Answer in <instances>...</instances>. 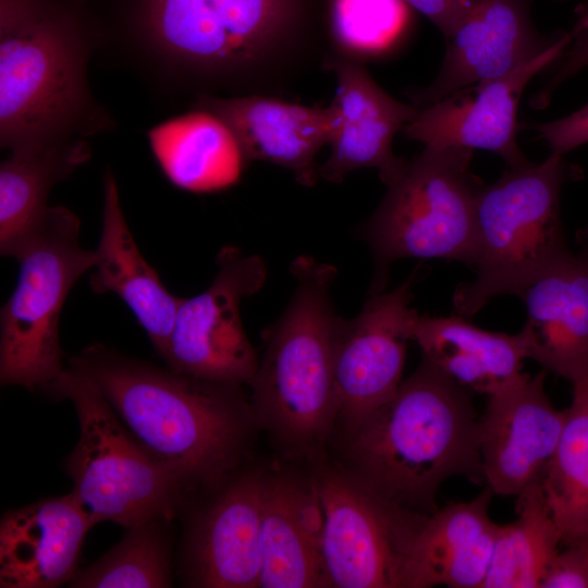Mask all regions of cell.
Masks as SVG:
<instances>
[{"mask_svg":"<svg viewBox=\"0 0 588 588\" xmlns=\"http://www.w3.org/2000/svg\"><path fill=\"white\" fill-rule=\"evenodd\" d=\"M68 366L97 384L186 495L212 491L237 473L258 427L242 385L160 368L100 343L71 356Z\"/></svg>","mask_w":588,"mask_h":588,"instance_id":"obj_1","label":"cell"},{"mask_svg":"<svg viewBox=\"0 0 588 588\" xmlns=\"http://www.w3.org/2000/svg\"><path fill=\"white\" fill-rule=\"evenodd\" d=\"M340 432L339 466L408 511L436 513L451 477L485 483L473 392L425 359L385 403Z\"/></svg>","mask_w":588,"mask_h":588,"instance_id":"obj_2","label":"cell"},{"mask_svg":"<svg viewBox=\"0 0 588 588\" xmlns=\"http://www.w3.org/2000/svg\"><path fill=\"white\" fill-rule=\"evenodd\" d=\"M295 291L262 332L265 353L249 385L259 428L290 458L321 462L339 417L334 344L340 317L330 291L338 270L306 255L290 267Z\"/></svg>","mask_w":588,"mask_h":588,"instance_id":"obj_3","label":"cell"},{"mask_svg":"<svg viewBox=\"0 0 588 588\" xmlns=\"http://www.w3.org/2000/svg\"><path fill=\"white\" fill-rule=\"evenodd\" d=\"M562 157L551 154L539 164L509 168L498 181L480 188L476 277L460 284L453 295L461 315L474 316L502 294L520 296L571 254L560 215L565 179Z\"/></svg>","mask_w":588,"mask_h":588,"instance_id":"obj_4","label":"cell"},{"mask_svg":"<svg viewBox=\"0 0 588 588\" xmlns=\"http://www.w3.org/2000/svg\"><path fill=\"white\" fill-rule=\"evenodd\" d=\"M473 152L425 146L387 186L381 204L357 232L375 259L370 294L385 290L389 269L399 259L441 258L474 267L482 183L469 169Z\"/></svg>","mask_w":588,"mask_h":588,"instance_id":"obj_5","label":"cell"},{"mask_svg":"<svg viewBox=\"0 0 588 588\" xmlns=\"http://www.w3.org/2000/svg\"><path fill=\"white\" fill-rule=\"evenodd\" d=\"M42 391L75 408L79 439L64 469L71 492L96 524L110 520L130 528L169 522L177 513L186 497L180 482L131 433L89 377L68 366Z\"/></svg>","mask_w":588,"mask_h":588,"instance_id":"obj_6","label":"cell"},{"mask_svg":"<svg viewBox=\"0 0 588 588\" xmlns=\"http://www.w3.org/2000/svg\"><path fill=\"white\" fill-rule=\"evenodd\" d=\"M81 222L49 207L8 249L19 264L16 286L0 311V382L44 389L65 369L59 319L77 280L95 265L79 243Z\"/></svg>","mask_w":588,"mask_h":588,"instance_id":"obj_7","label":"cell"},{"mask_svg":"<svg viewBox=\"0 0 588 588\" xmlns=\"http://www.w3.org/2000/svg\"><path fill=\"white\" fill-rule=\"evenodd\" d=\"M84 59L66 21L33 0H1L2 147L59 139L85 102Z\"/></svg>","mask_w":588,"mask_h":588,"instance_id":"obj_8","label":"cell"},{"mask_svg":"<svg viewBox=\"0 0 588 588\" xmlns=\"http://www.w3.org/2000/svg\"><path fill=\"white\" fill-rule=\"evenodd\" d=\"M323 555L332 587L408 588L411 559L428 515L377 494L341 466H319Z\"/></svg>","mask_w":588,"mask_h":588,"instance_id":"obj_9","label":"cell"},{"mask_svg":"<svg viewBox=\"0 0 588 588\" xmlns=\"http://www.w3.org/2000/svg\"><path fill=\"white\" fill-rule=\"evenodd\" d=\"M216 265L211 284L182 299L162 359L180 373L249 384L259 359L243 327L241 303L264 286L267 266L260 256L245 255L234 246L223 247Z\"/></svg>","mask_w":588,"mask_h":588,"instance_id":"obj_10","label":"cell"},{"mask_svg":"<svg viewBox=\"0 0 588 588\" xmlns=\"http://www.w3.org/2000/svg\"><path fill=\"white\" fill-rule=\"evenodd\" d=\"M291 0H148L147 27L171 59L200 69L250 64L280 38Z\"/></svg>","mask_w":588,"mask_h":588,"instance_id":"obj_11","label":"cell"},{"mask_svg":"<svg viewBox=\"0 0 588 588\" xmlns=\"http://www.w3.org/2000/svg\"><path fill=\"white\" fill-rule=\"evenodd\" d=\"M416 279L415 272L389 292L370 294L356 317H340L334 344L335 428L357 422L400 387L417 313L409 306Z\"/></svg>","mask_w":588,"mask_h":588,"instance_id":"obj_12","label":"cell"},{"mask_svg":"<svg viewBox=\"0 0 588 588\" xmlns=\"http://www.w3.org/2000/svg\"><path fill=\"white\" fill-rule=\"evenodd\" d=\"M544 379L522 373L489 396L479 418L485 483L494 494L517 497L540 482L556 450L565 411L550 402Z\"/></svg>","mask_w":588,"mask_h":588,"instance_id":"obj_13","label":"cell"},{"mask_svg":"<svg viewBox=\"0 0 588 588\" xmlns=\"http://www.w3.org/2000/svg\"><path fill=\"white\" fill-rule=\"evenodd\" d=\"M571 42L565 35L543 52L499 78L458 90L428 107L404 125L406 137L429 147L483 149L511 169L530 166L516 142L517 105L528 82L560 57Z\"/></svg>","mask_w":588,"mask_h":588,"instance_id":"obj_14","label":"cell"},{"mask_svg":"<svg viewBox=\"0 0 588 588\" xmlns=\"http://www.w3.org/2000/svg\"><path fill=\"white\" fill-rule=\"evenodd\" d=\"M264 470L235 473L193 516L183 550L185 583L205 588H257L261 581Z\"/></svg>","mask_w":588,"mask_h":588,"instance_id":"obj_15","label":"cell"},{"mask_svg":"<svg viewBox=\"0 0 588 588\" xmlns=\"http://www.w3.org/2000/svg\"><path fill=\"white\" fill-rule=\"evenodd\" d=\"M330 68L338 83L330 103L334 128L331 154L319 169V176L339 183L354 170L375 168L387 186L392 184L406 164L393 154V137L418 109L392 98L352 60L334 59Z\"/></svg>","mask_w":588,"mask_h":588,"instance_id":"obj_16","label":"cell"},{"mask_svg":"<svg viewBox=\"0 0 588 588\" xmlns=\"http://www.w3.org/2000/svg\"><path fill=\"white\" fill-rule=\"evenodd\" d=\"M448 45L434 81L414 98L422 109L458 90L504 76L555 40L540 39L526 0H475Z\"/></svg>","mask_w":588,"mask_h":588,"instance_id":"obj_17","label":"cell"},{"mask_svg":"<svg viewBox=\"0 0 588 588\" xmlns=\"http://www.w3.org/2000/svg\"><path fill=\"white\" fill-rule=\"evenodd\" d=\"M94 525L71 491L7 511L0 522V587L69 584L77 572L85 536Z\"/></svg>","mask_w":588,"mask_h":588,"instance_id":"obj_18","label":"cell"},{"mask_svg":"<svg viewBox=\"0 0 588 588\" xmlns=\"http://www.w3.org/2000/svg\"><path fill=\"white\" fill-rule=\"evenodd\" d=\"M323 512L314 479L265 473L261 498L262 588L332 587L323 555Z\"/></svg>","mask_w":588,"mask_h":588,"instance_id":"obj_19","label":"cell"},{"mask_svg":"<svg viewBox=\"0 0 588 588\" xmlns=\"http://www.w3.org/2000/svg\"><path fill=\"white\" fill-rule=\"evenodd\" d=\"M198 108L228 127L245 162H271L289 169L304 186L316 183V156L330 144L334 128L331 106L311 108L250 96L207 98Z\"/></svg>","mask_w":588,"mask_h":588,"instance_id":"obj_20","label":"cell"},{"mask_svg":"<svg viewBox=\"0 0 588 588\" xmlns=\"http://www.w3.org/2000/svg\"><path fill=\"white\" fill-rule=\"evenodd\" d=\"M527 319L518 332L526 358L572 382L588 377V232L573 253L519 296Z\"/></svg>","mask_w":588,"mask_h":588,"instance_id":"obj_21","label":"cell"},{"mask_svg":"<svg viewBox=\"0 0 588 588\" xmlns=\"http://www.w3.org/2000/svg\"><path fill=\"white\" fill-rule=\"evenodd\" d=\"M95 252L89 285L95 294L113 293L130 308L146 332L155 352L166 354L179 306L143 257L124 218L114 175L103 177L101 232Z\"/></svg>","mask_w":588,"mask_h":588,"instance_id":"obj_22","label":"cell"},{"mask_svg":"<svg viewBox=\"0 0 588 588\" xmlns=\"http://www.w3.org/2000/svg\"><path fill=\"white\" fill-rule=\"evenodd\" d=\"M493 495L486 486L471 501L450 503L428 517L413 550L408 588L482 587L501 527L489 516Z\"/></svg>","mask_w":588,"mask_h":588,"instance_id":"obj_23","label":"cell"},{"mask_svg":"<svg viewBox=\"0 0 588 588\" xmlns=\"http://www.w3.org/2000/svg\"><path fill=\"white\" fill-rule=\"evenodd\" d=\"M411 334L422 359L473 393L490 396L523 373L526 353L518 333L490 332L462 317L416 313Z\"/></svg>","mask_w":588,"mask_h":588,"instance_id":"obj_24","label":"cell"},{"mask_svg":"<svg viewBox=\"0 0 588 588\" xmlns=\"http://www.w3.org/2000/svg\"><path fill=\"white\" fill-rule=\"evenodd\" d=\"M152 152L171 183L189 192H212L234 184L245 163L228 127L200 110L150 130Z\"/></svg>","mask_w":588,"mask_h":588,"instance_id":"obj_25","label":"cell"},{"mask_svg":"<svg viewBox=\"0 0 588 588\" xmlns=\"http://www.w3.org/2000/svg\"><path fill=\"white\" fill-rule=\"evenodd\" d=\"M0 167V253L19 240L49 208L52 185L86 161L82 143L59 139L11 149Z\"/></svg>","mask_w":588,"mask_h":588,"instance_id":"obj_26","label":"cell"},{"mask_svg":"<svg viewBox=\"0 0 588 588\" xmlns=\"http://www.w3.org/2000/svg\"><path fill=\"white\" fill-rule=\"evenodd\" d=\"M572 383V403L541 483L561 543L588 546V377Z\"/></svg>","mask_w":588,"mask_h":588,"instance_id":"obj_27","label":"cell"},{"mask_svg":"<svg viewBox=\"0 0 588 588\" xmlns=\"http://www.w3.org/2000/svg\"><path fill=\"white\" fill-rule=\"evenodd\" d=\"M516 498L517 518L501 525L481 588H540L550 562L559 552L561 535L541 481Z\"/></svg>","mask_w":588,"mask_h":588,"instance_id":"obj_28","label":"cell"},{"mask_svg":"<svg viewBox=\"0 0 588 588\" xmlns=\"http://www.w3.org/2000/svg\"><path fill=\"white\" fill-rule=\"evenodd\" d=\"M163 519L132 526L121 541L76 572L74 588H162L172 585L170 542Z\"/></svg>","mask_w":588,"mask_h":588,"instance_id":"obj_29","label":"cell"},{"mask_svg":"<svg viewBox=\"0 0 588 588\" xmlns=\"http://www.w3.org/2000/svg\"><path fill=\"white\" fill-rule=\"evenodd\" d=\"M332 30L340 46L371 52L387 46L406 20L404 0H332Z\"/></svg>","mask_w":588,"mask_h":588,"instance_id":"obj_30","label":"cell"},{"mask_svg":"<svg viewBox=\"0 0 588 588\" xmlns=\"http://www.w3.org/2000/svg\"><path fill=\"white\" fill-rule=\"evenodd\" d=\"M540 588H588V546H566L550 562Z\"/></svg>","mask_w":588,"mask_h":588,"instance_id":"obj_31","label":"cell"},{"mask_svg":"<svg viewBox=\"0 0 588 588\" xmlns=\"http://www.w3.org/2000/svg\"><path fill=\"white\" fill-rule=\"evenodd\" d=\"M534 128L546 140L551 154H564L588 143V105L554 121L537 124Z\"/></svg>","mask_w":588,"mask_h":588,"instance_id":"obj_32","label":"cell"},{"mask_svg":"<svg viewBox=\"0 0 588 588\" xmlns=\"http://www.w3.org/2000/svg\"><path fill=\"white\" fill-rule=\"evenodd\" d=\"M427 16L449 38L470 11L475 0H404Z\"/></svg>","mask_w":588,"mask_h":588,"instance_id":"obj_33","label":"cell"},{"mask_svg":"<svg viewBox=\"0 0 588 588\" xmlns=\"http://www.w3.org/2000/svg\"><path fill=\"white\" fill-rule=\"evenodd\" d=\"M571 40H573V46L565 53L564 62L551 79L549 86L538 95L539 99L543 102H547L550 94L560 83L588 65V30L575 28L571 34Z\"/></svg>","mask_w":588,"mask_h":588,"instance_id":"obj_34","label":"cell"},{"mask_svg":"<svg viewBox=\"0 0 588 588\" xmlns=\"http://www.w3.org/2000/svg\"><path fill=\"white\" fill-rule=\"evenodd\" d=\"M576 28L587 29L588 30V11L583 15L580 22L577 24Z\"/></svg>","mask_w":588,"mask_h":588,"instance_id":"obj_35","label":"cell"}]
</instances>
